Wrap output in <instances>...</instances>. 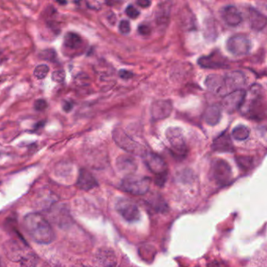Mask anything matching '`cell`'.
I'll return each mask as SVG.
<instances>
[{
	"label": "cell",
	"mask_w": 267,
	"mask_h": 267,
	"mask_svg": "<svg viewBox=\"0 0 267 267\" xmlns=\"http://www.w3.org/2000/svg\"><path fill=\"white\" fill-rule=\"evenodd\" d=\"M23 226L29 237L38 244H48L55 239L51 225L41 214H28L23 219Z\"/></svg>",
	"instance_id": "obj_1"
},
{
	"label": "cell",
	"mask_w": 267,
	"mask_h": 267,
	"mask_svg": "<svg viewBox=\"0 0 267 267\" xmlns=\"http://www.w3.org/2000/svg\"><path fill=\"white\" fill-rule=\"evenodd\" d=\"M113 141L120 148L130 154L144 156L147 153L144 146L130 137L123 129L116 128L113 132Z\"/></svg>",
	"instance_id": "obj_2"
},
{
	"label": "cell",
	"mask_w": 267,
	"mask_h": 267,
	"mask_svg": "<svg viewBox=\"0 0 267 267\" xmlns=\"http://www.w3.org/2000/svg\"><path fill=\"white\" fill-rule=\"evenodd\" d=\"M151 181L147 177L128 175L122 182V189L133 195H143L148 192Z\"/></svg>",
	"instance_id": "obj_3"
},
{
	"label": "cell",
	"mask_w": 267,
	"mask_h": 267,
	"mask_svg": "<svg viewBox=\"0 0 267 267\" xmlns=\"http://www.w3.org/2000/svg\"><path fill=\"white\" fill-rule=\"evenodd\" d=\"M166 140L171 147L173 154L178 158H184L188 153L184 134L178 127H169L166 129Z\"/></svg>",
	"instance_id": "obj_4"
},
{
	"label": "cell",
	"mask_w": 267,
	"mask_h": 267,
	"mask_svg": "<svg viewBox=\"0 0 267 267\" xmlns=\"http://www.w3.org/2000/svg\"><path fill=\"white\" fill-rule=\"evenodd\" d=\"M227 48L233 55L244 56L249 54L252 48V42L247 35L236 34L230 37L227 42Z\"/></svg>",
	"instance_id": "obj_5"
},
{
	"label": "cell",
	"mask_w": 267,
	"mask_h": 267,
	"mask_svg": "<svg viewBox=\"0 0 267 267\" xmlns=\"http://www.w3.org/2000/svg\"><path fill=\"white\" fill-rule=\"evenodd\" d=\"M116 212L128 222H135L139 219V209L136 204L129 199H119L116 202Z\"/></svg>",
	"instance_id": "obj_6"
},
{
	"label": "cell",
	"mask_w": 267,
	"mask_h": 267,
	"mask_svg": "<svg viewBox=\"0 0 267 267\" xmlns=\"http://www.w3.org/2000/svg\"><path fill=\"white\" fill-rule=\"evenodd\" d=\"M262 94H261V87L258 85H252L251 87L249 94H246L244 103L241 107L246 108V112L251 116H256L258 114L261 105Z\"/></svg>",
	"instance_id": "obj_7"
},
{
	"label": "cell",
	"mask_w": 267,
	"mask_h": 267,
	"mask_svg": "<svg viewBox=\"0 0 267 267\" xmlns=\"http://www.w3.org/2000/svg\"><path fill=\"white\" fill-rule=\"evenodd\" d=\"M212 174L215 181L221 185L228 184L232 177L231 166L223 159H216L212 162Z\"/></svg>",
	"instance_id": "obj_8"
},
{
	"label": "cell",
	"mask_w": 267,
	"mask_h": 267,
	"mask_svg": "<svg viewBox=\"0 0 267 267\" xmlns=\"http://www.w3.org/2000/svg\"><path fill=\"white\" fill-rule=\"evenodd\" d=\"M246 94V91L240 90L226 95L222 101V106L224 110L228 113L232 114L241 108L244 103Z\"/></svg>",
	"instance_id": "obj_9"
},
{
	"label": "cell",
	"mask_w": 267,
	"mask_h": 267,
	"mask_svg": "<svg viewBox=\"0 0 267 267\" xmlns=\"http://www.w3.org/2000/svg\"><path fill=\"white\" fill-rule=\"evenodd\" d=\"M144 162L146 166L156 175L167 174V166L166 162L160 156L154 153H146L144 156Z\"/></svg>",
	"instance_id": "obj_10"
},
{
	"label": "cell",
	"mask_w": 267,
	"mask_h": 267,
	"mask_svg": "<svg viewBox=\"0 0 267 267\" xmlns=\"http://www.w3.org/2000/svg\"><path fill=\"white\" fill-rule=\"evenodd\" d=\"M226 88L228 94L234 91L242 90L243 86L246 85V77L242 72L238 71L229 72L224 76Z\"/></svg>",
	"instance_id": "obj_11"
},
{
	"label": "cell",
	"mask_w": 267,
	"mask_h": 267,
	"mask_svg": "<svg viewBox=\"0 0 267 267\" xmlns=\"http://www.w3.org/2000/svg\"><path fill=\"white\" fill-rule=\"evenodd\" d=\"M172 110V103L169 100H156L152 104V117L155 120H163L169 117Z\"/></svg>",
	"instance_id": "obj_12"
},
{
	"label": "cell",
	"mask_w": 267,
	"mask_h": 267,
	"mask_svg": "<svg viewBox=\"0 0 267 267\" xmlns=\"http://www.w3.org/2000/svg\"><path fill=\"white\" fill-rule=\"evenodd\" d=\"M93 262L95 267H113L116 264V255L110 249H101L95 253Z\"/></svg>",
	"instance_id": "obj_13"
},
{
	"label": "cell",
	"mask_w": 267,
	"mask_h": 267,
	"mask_svg": "<svg viewBox=\"0 0 267 267\" xmlns=\"http://www.w3.org/2000/svg\"><path fill=\"white\" fill-rule=\"evenodd\" d=\"M205 85L210 92L217 95H228L224 77L219 75H210L205 81Z\"/></svg>",
	"instance_id": "obj_14"
},
{
	"label": "cell",
	"mask_w": 267,
	"mask_h": 267,
	"mask_svg": "<svg viewBox=\"0 0 267 267\" xmlns=\"http://www.w3.org/2000/svg\"><path fill=\"white\" fill-rule=\"evenodd\" d=\"M221 16L224 22L229 26L235 27L242 21V16L241 13L234 6H227L223 8Z\"/></svg>",
	"instance_id": "obj_15"
},
{
	"label": "cell",
	"mask_w": 267,
	"mask_h": 267,
	"mask_svg": "<svg viewBox=\"0 0 267 267\" xmlns=\"http://www.w3.org/2000/svg\"><path fill=\"white\" fill-rule=\"evenodd\" d=\"M97 181L95 177L93 176L91 172L86 169H82L80 170L78 175L77 186L81 190H89L97 186Z\"/></svg>",
	"instance_id": "obj_16"
},
{
	"label": "cell",
	"mask_w": 267,
	"mask_h": 267,
	"mask_svg": "<svg viewBox=\"0 0 267 267\" xmlns=\"http://www.w3.org/2000/svg\"><path fill=\"white\" fill-rule=\"evenodd\" d=\"M198 63L204 69H215L225 67V62L223 60L221 56L215 53L209 56L200 57L198 60Z\"/></svg>",
	"instance_id": "obj_17"
},
{
	"label": "cell",
	"mask_w": 267,
	"mask_h": 267,
	"mask_svg": "<svg viewBox=\"0 0 267 267\" xmlns=\"http://www.w3.org/2000/svg\"><path fill=\"white\" fill-rule=\"evenodd\" d=\"M249 24L253 30L261 31L266 26L267 17L254 8L249 9Z\"/></svg>",
	"instance_id": "obj_18"
},
{
	"label": "cell",
	"mask_w": 267,
	"mask_h": 267,
	"mask_svg": "<svg viewBox=\"0 0 267 267\" xmlns=\"http://www.w3.org/2000/svg\"><path fill=\"white\" fill-rule=\"evenodd\" d=\"M116 167L120 172L131 175L137 169V162L131 156L122 155L116 159Z\"/></svg>",
	"instance_id": "obj_19"
},
{
	"label": "cell",
	"mask_w": 267,
	"mask_h": 267,
	"mask_svg": "<svg viewBox=\"0 0 267 267\" xmlns=\"http://www.w3.org/2000/svg\"><path fill=\"white\" fill-rule=\"evenodd\" d=\"M215 151L231 152L233 151V144L231 138L227 134H222L213 141L212 146Z\"/></svg>",
	"instance_id": "obj_20"
},
{
	"label": "cell",
	"mask_w": 267,
	"mask_h": 267,
	"mask_svg": "<svg viewBox=\"0 0 267 267\" xmlns=\"http://www.w3.org/2000/svg\"><path fill=\"white\" fill-rule=\"evenodd\" d=\"M205 121L208 125H216L219 123L221 118V107L218 104L209 106L205 112Z\"/></svg>",
	"instance_id": "obj_21"
},
{
	"label": "cell",
	"mask_w": 267,
	"mask_h": 267,
	"mask_svg": "<svg viewBox=\"0 0 267 267\" xmlns=\"http://www.w3.org/2000/svg\"><path fill=\"white\" fill-rule=\"evenodd\" d=\"M82 42L83 41H82V37L75 32H68L65 35L63 43L66 48L76 50L82 45Z\"/></svg>",
	"instance_id": "obj_22"
},
{
	"label": "cell",
	"mask_w": 267,
	"mask_h": 267,
	"mask_svg": "<svg viewBox=\"0 0 267 267\" xmlns=\"http://www.w3.org/2000/svg\"><path fill=\"white\" fill-rule=\"evenodd\" d=\"M249 134H250V130L248 127L245 126V125H239V126L235 127L232 131V137L239 141H245L248 139Z\"/></svg>",
	"instance_id": "obj_23"
},
{
	"label": "cell",
	"mask_w": 267,
	"mask_h": 267,
	"mask_svg": "<svg viewBox=\"0 0 267 267\" xmlns=\"http://www.w3.org/2000/svg\"><path fill=\"white\" fill-rule=\"evenodd\" d=\"M48 72H50V68H48V65H46V64H40V65L37 66L35 70H34V75L38 79H43L46 77Z\"/></svg>",
	"instance_id": "obj_24"
},
{
	"label": "cell",
	"mask_w": 267,
	"mask_h": 267,
	"mask_svg": "<svg viewBox=\"0 0 267 267\" xmlns=\"http://www.w3.org/2000/svg\"><path fill=\"white\" fill-rule=\"evenodd\" d=\"M239 166L243 169H249L252 165V159L246 156H240L236 159Z\"/></svg>",
	"instance_id": "obj_25"
},
{
	"label": "cell",
	"mask_w": 267,
	"mask_h": 267,
	"mask_svg": "<svg viewBox=\"0 0 267 267\" xmlns=\"http://www.w3.org/2000/svg\"><path fill=\"white\" fill-rule=\"evenodd\" d=\"M65 78H66V74L63 70L55 71L52 74V80L53 82L60 83V82H63L64 81Z\"/></svg>",
	"instance_id": "obj_26"
},
{
	"label": "cell",
	"mask_w": 267,
	"mask_h": 267,
	"mask_svg": "<svg viewBox=\"0 0 267 267\" xmlns=\"http://www.w3.org/2000/svg\"><path fill=\"white\" fill-rule=\"evenodd\" d=\"M125 12H126L127 15L132 19H136L140 15L139 10L133 5L128 6Z\"/></svg>",
	"instance_id": "obj_27"
},
{
	"label": "cell",
	"mask_w": 267,
	"mask_h": 267,
	"mask_svg": "<svg viewBox=\"0 0 267 267\" xmlns=\"http://www.w3.org/2000/svg\"><path fill=\"white\" fill-rule=\"evenodd\" d=\"M119 32L124 35H128L131 32V25L128 20H123L120 21L119 25Z\"/></svg>",
	"instance_id": "obj_28"
},
{
	"label": "cell",
	"mask_w": 267,
	"mask_h": 267,
	"mask_svg": "<svg viewBox=\"0 0 267 267\" xmlns=\"http://www.w3.org/2000/svg\"><path fill=\"white\" fill-rule=\"evenodd\" d=\"M47 107H48V104L45 100H42V99L37 100L34 104V108L38 112H42V110H45Z\"/></svg>",
	"instance_id": "obj_29"
},
{
	"label": "cell",
	"mask_w": 267,
	"mask_h": 267,
	"mask_svg": "<svg viewBox=\"0 0 267 267\" xmlns=\"http://www.w3.org/2000/svg\"><path fill=\"white\" fill-rule=\"evenodd\" d=\"M138 31L141 35L146 36V35H149L151 34L152 29L151 27H150V25H148V24H141V25L138 26Z\"/></svg>",
	"instance_id": "obj_30"
},
{
	"label": "cell",
	"mask_w": 267,
	"mask_h": 267,
	"mask_svg": "<svg viewBox=\"0 0 267 267\" xmlns=\"http://www.w3.org/2000/svg\"><path fill=\"white\" fill-rule=\"evenodd\" d=\"M42 57L45 60H53L57 57V54L53 50H47L42 52Z\"/></svg>",
	"instance_id": "obj_31"
},
{
	"label": "cell",
	"mask_w": 267,
	"mask_h": 267,
	"mask_svg": "<svg viewBox=\"0 0 267 267\" xmlns=\"http://www.w3.org/2000/svg\"><path fill=\"white\" fill-rule=\"evenodd\" d=\"M119 75L120 78L124 79H131V78L134 76V74H133L132 72H129V71L124 70V69L123 70L119 71Z\"/></svg>",
	"instance_id": "obj_32"
},
{
	"label": "cell",
	"mask_w": 267,
	"mask_h": 267,
	"mask_svg": "<svg viewBox=\"0 0 267 267\" xmlns=\"http://www.w3.org/2000/svg\"><path fill=\"white\" fill-rule=\"evenodd\" d=\"M73 105H72L71 103L69 102V101H63V109L64 112H69L71 110Z\"/></svg>",
	"instance_id": "obj_33"
},
{
	"label": "cell",
	"mask_w": 267,
	"mask_h": 267,
	"mask_svg": "<svg viewBox=\"0 0 267 267\" xmlns=\"http://www.w3.org/2000/svg\"><path fill=\"white\" fill-rule=\"evenodd\" d=\"M137 4L139 5L140 7L145 8V7H149L150 5H151V2H150V1H148V0H140V1H138V2H137Z\"/></svg>",
	"instance_id": "obj_34"
},
{
	"label": "cell",
	"mask_w": 267,
	"mask_h": 267,
	"mask_svg": "<svg viewBox=\"0 0 267 267\" xmlns=\"http://www.w3.org/2000/svg\"><path fill=\"white\" fill-rule=\"evenodd\" d=\"M207 267H221V265L219 262H216V261H213V262H211L210 263L207 265Z\"/></svg>",
	"instance_id": "obj_35"
},
{
	"label": "cell",
	"mask_w": 267,
	"mask_h": 267,
	"mask_svg": "<svg viewBox=\"0 0 267 267\" xmlns=\"http://www.w3.org/2000/svg\"><path fill=\"white\" fill-rule=\"evenodd\" d=\"M75 267H88V266H86V265H75Z\"/></svg>",
	"instance_id": "obj_36"
},
{
	"label": "cell",
	"mask_w": 267,
	"mask_h": 267,
	"mask_svg": "<svg viewBox=\"0 0 267 267\" xmlns=\"http://www.w3.org/2000/svg\"><path fill=\"white\" fill-rule=\"evenodd\" d=\"M0 265H1V259H0Z\"/></svg>",
	"instance_id": "obj_37"
}]
</instances>
